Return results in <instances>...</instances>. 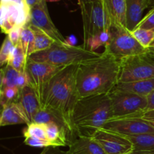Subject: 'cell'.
Masks as SVG:
<instances>
[{
	"label": "cell",
	"mask_w": 154,
	"mask_h": 154,
	"mask_svg": "<svg viewBox=\"0 0 154 154\" xmlns=\"http://www.w3.org/2000/svg\"><path fill=\"white\" fill-rule=\"evenodd\" d=\"M26 125V128H24L23 131V135L24 137H35L47 140L45 124L32 122Z\"/></svg>",
	"instance_id": "obj_25"
},
{
	"label": "cell",
	"mask_w": 154,
	"mask_h": 154,
	"mask_svg": "<svg viewBox=\"0 0 154 154\" xmlns=\"http://www.w3.org/2000/svg\"><path fill=\"white\" fill-rule=\"evenodd\" d=\"M20 89L16 86L0 89V103L2 107H5L11 103L16 102L18 99Z\"/></svg>",
	"instance_id": "obj_28"
},
{
	"label": "cell",
	"mask_w": 154,
	"mask_h": 154,
	"mask_svg": "<svg viewBox=\"0 0 154 154\" xmlns=\"http://www.w3.org/2000/svg\"><path fill=\"white\" fill-rule=\"evenodd\" d=\"M113 118L125 117L145 111L147 97L114 88L109 94Z\"/></svg>",
	"instance_id": "obj_9"
},
{
	"label": "cell",
	"mask_w": 154,
	"mask_h": 154,
	"mask_svg": "<svg viewBox=\"0 0 154 154\" xmlns=\"http://www.w3.org/2000/svg\"><path fill=\"white\" fill-rule=\"evenodd\" d=\"M126 27L132 32L142 19L143 11L149 8L147 0H126Z\"/></svg>",
	"instance_id": "obj_17"
},
{
	"label": "cell",
	"mask_w": 154,
	"mask_h": 154,
	"mask_svg": "<svg viewBox=\"0 0 154 154\" xmlns=\"http://www.w3.org/2000/svg\"><path fill=\"white\" fill-rule=\"evenodd\" d=\"M111 20V26L126 27V0H104Z\"/></svg>",
	"instance_id": "obj_18"
},
{
	"label": "cell",
	"mask_w": 154,
	"mask_h": 154,
	"mask_svg": "<svg viewBox=\"0 0 154 154\" xmlns=\"http://www.w3.org/2000/svg\"><path fill=\"white\" fill-rule=\"evenodd\" d=\"M135 39L127 28L111 26L110 39L105 46V51L122 59L129 56L141 54L147 50Z\"/></svg>",
	"instance_id": "obj_7"
},
{
	"label": "cell",
	"mask_w": 154,
	"mask_h": 154,
	"mask_svg": "<svg viewBox=\"0 0 154 154\" xmlns=\"http://www.w3.org/2000/svg\"><path fill=\"white\" fill-rule=\"evenodd\" d=\"M28 57L26 55L20 44L15 45L8 63L16 69L18 72H22L26 70Z\"/></svg>",
	"instance_id": "obj_21"
},
{
	"label": "cell",
	"mask_w": 154,
	"mask_h": 154,
	"mask_svg": "<svg viewBox=\"0 0 154 154\" xmlns=\"http://www.w3.org/2000/svg\"><path fill=\"white\" fill-rule=\"evenodd\" d=\"M29 121V124L33 122L35 116L41 110V105L33 88L27 85L20 90L19 96L16 101Z\"/></svg>",
	"instance_id": "obj_14"
},
{
	"label": "cell",
	"mask_w": 154,
	"mask_h": 154,
	"mask_svg": "<svg viewBox=\"0 0 154 154\" xmlns=\"http://www.w3.org/2000/svg\"><path fill=\"white\" fill-rule=\"evenodd\" d=\"M126 137L133 145L132 151L141 154H154V133Z\"/></svg>",
	"instance_id": "obj_20"
},
{
	"label": "cell",
	"mask_w": 154,
	"mask_h": 154,
	"mask_svg": "<svg viewBox=\"0 0 154 154\" xmlns=\"http://www.w3.org/2000/svg\"><path fill=\"white\" fill-rule=\"evenodd\" d=\"M20 72L11 66L9 63H6L1 69V84L0 89L7 87H17V82Z\"/></svg>",
	"instance_id": "obj_22"
},
{
	"label": "cell",
	"mask_w": 154,
	"mask_h": 154,
	"mask_svg": "<svg viewBox=\"0 0 154 154\" xmlns=\"http://www.w3.org/2000/svg\"><path fill=\"white\" fill-rule=\"evenodd\" d=\"M102 129L128 137L154 133V127L141 118L134 116L111 118Z\"/></svg>",
	"instance_id": "obj_11"
},
{
	"label": "cell",
	"mask_w": 154,
	"mask_h": 154,
	"mask_svg": "<svg viewBox=\"0 0 154 154\" xmlns=\"http://www.w3.org/2000/svg\"><path fill=\"white\" fill-rule=\"evenodd\" d=\"M18 124L29 125L28 119L19 104L14 102L3 107L0 117V125L7 126Z\"/></svg>",
	"instance_id": "obj_16"
},
{
	"label": "cell",
	"mask_w": 154,
	"mask_h": 154,
	"mask_svg": "<svg viewBox=\"0 0 154 154\" xmlns=\"http://www.w3.org/2000/svg\"><path fill=\"white\" fill-rule=\"evenodd\" d=\"M20 44L22 46L26 57L29 58V56L34 53L35 46L34 33L29 24L23 27Z\"/></svg>",
	"instance_id": "obj_23"
},
{
	"label": "cell",
	"mask_w": 154,
	"mask_h": 154,
	"mask_svg": "<svg viewBox=\"0 0 154 154\" xmlns=\"http://www.w3.org/2000/svg\"><path fill=\"white\" fill-rule=\"evenodd\" d=\"M24 143L29 146L38 148H47L49 146H52L51 143L48 140L35 138V137H25Z\"/></svg>",
	"instance_id": "obj_31"
},
{
	"label": "cell",
	"mask_w": 154,
	"mask_h": 154,
	"mask_svg": "<svg viewBox=\"0 0 154 154\" xmlns=\"http://www.w3.org/2000/svg\"><path fill=\"white\" fill-rule=\"evenodd\" d=\"M78 67V65H69L57 72L45 87L40 101L41 108L65 121L76 136L72 117L80 98L77 87Z\"/></svg>",
	"instance_id": "obj_1"
},
{
	"label": "cell",
	"mask_w": 154,
	"mask_h": 154,
	"mask_svg": "<svg viewBox=\"0 0 154 154\" xmlns=\"http://www.w3.org/2000/svg\"><path fill=\"white\" fill-rule=\"evenodd\" d=\"M47 2H59L61 1V0H46Z\"/></svg>",
	"instance_id": "obj_43"
},
{
	"label": "cell",
	"mask_w": 154,
	"mask_h": 154,
	"mask_svg": "<svg viewBox=\"0 0 154 154\" xmlns=\"http://www.w3.org/2000/svg\"><path fill=\"white\" fill-rule=\"evenodd\" d=\"M154 78V51L147 48L135 55L120 59L119 82Z\"/></svg>",
	"instance_id": "obj_5"
},
{
	"label": "cell",
	"mask_w": 154,
	"mask_h": 154,
	"mask_svg": "<svg viewBox=\"0 0 154 154\" xmlns=\"http://www.w3.org/2000/svg\"><path fill=\"white\" fill-rule=\"evenodd\" d=\"M114 88L147 97L154 90V78L127 82H119Z\"/></svg>",
	"instance_id": "obj_19"
},
{
	"label": "cell",
	"mask_w": 154,
	"mask_h": 154,
	"mask_svg": "<svg viewBox=\"0 0 154 154\" xmlns=\"http://www.w3.org/2000/svg\"><path fill=\"white\" fill-rule=\"evenodd\" d=\"M84 28V44L102 31H109L111 20L104 0L80 5Z\"/></svg>",
	"instance_id": "obj_6"
},
{
	"label": "cell",
	"mask_w": 154,
	"mask_h": 154,
	"mask_svg": "<svg viewBox=\"0 0 154 154\" xmlns=\"http://www.w3.org/2000/svg\"><path fill=\"white\" fill-rule=\"evenodd\" d=\"M27 85H29V77L26 71L22 72H20L19 76H18L17 82V87L20 90L23 88L26 87Z\"/></svg>",
	"instance_id": "obj_34"
},
{
	"label": "cell",
	"mask_w": 154,
	"mask_h": 154,
	"mask_svg": "<svg viewBox=\"0 0 154 154\" xmlns=\"http://www.w3.org/2000/svg\"><path fill=\"white\" fill-rule=\"evenodd\" d=\"M26 1L27 5H28L30 8H32L35 6L38 5L42 3L47 2L46 0H26Z\"/></svg>",
	"instance_id": "obj_38"
},
{
	"label": "cell",
	"mask_w": 154,
	"mask_h": 154,
	"mask_svg": "<svg viewBox=\"0 0 154 154\" xmlns=\"http://www.w3.org/2000/svg\"><path fill=\"white\" fill-rule=\"evenodd\" d=\"M64 67V66L54 65L45 62H36L28 58L25 71L29 77V85L35 91L39 103L46 85Z\"/></svg>",
	"instance_id": "obj_10"
},
{
	"label": "cell",
	"mask_w": 154,
	"mask_h": 154,
	"mask_svg": "<svg viewBox=\"0 0 154 154\" xmlns=\"http://www.w3.org/2000/svg\"><path fill=\"white\" fill-rule=\"evenodd\" d=\"M147 4H148L149 8L152 7L153 8L154 6V0H147Z\"/></svg>",
	"instance_id": "obj_40"
},
{
	"label": "cell",
	"mask_w": 154,
	"mask_h": 154,
	"mask_svg": "<svg viewBox=\"0 0 154 154\" xmlns=\"http://www.w3.org/2000/svg\"><path fill=\"white\" fill-rule=\"evenodd\" d=\"M129 116H134V117H139L144 119V121L148 122L149 124L154 127V110H149V111L141 112V113H136V114L131 115Z\"/></svg>",
	"instance_id": "obj_33"
},
{
	"label": "cell",
	"mask_w": 154,
	"mask_h": 154,
	"mask_svg": "<svg viewBox=\"0 0 154 154\" xmlns=\"http://www.w3.org/2000/svg\"><path fill=\"white\" fill-rule=\"evenodd\" d=\"M29 24L46 33L55 42L60 44L65 43L66 39L63 37L51 20L47 2L31 8L30 21Z\"/></svg>",
	"instance_id": "obj_12"
},
{
	"label": "cell",
	"mask_w": 154,
	"mask_h": 154,
	"mask_svg": "<svg viewBox=\"0 0 154 154\" xmlns=\"http://www.w3.org/2000/svg\"><path fill=\"white\" fill-rule=\"evenodd\" d=\"M28 24L31 27L32 30H33V33H34V36H35L34 53L48 49V48H50V47L52 45V44L54 43V41L53 40L51 37H49L46 33H45L43 31L39 30V29L30 25L29 24Z\"/></svg>",
	"instance_id": "obj_24"
},
{
	"label": "cell",
	"mask_w": 154,
	"mask_h": 154,
	"mask_svg": "<svg viewBox=\"0 0 154 154\" xmlns=\"http://www.w3.org/2000/svg\"><path fill=\"white\" fill-rule=\"evenodd\" d=\"M77 42V39L74 35H71L69 37H67L65 40V45H70V46H75V43Z\"/></svg>",
	"instance_id": "obj_37"
},
{
	"label": "cell",
	"mask_w": 154,
	"mask_h": 154,
	"mask_svg": "<svg viewBox=\"0 0 154 154\" xmlns=\"http://www.w3.org/2000/svg\"><path fill=\"white\" fill-rule=\"evenodd\" d=\"M0 12L1 30L6 35L14 27H23L30 21L31 8L26 0H1Z\"/></svg>",
	"instance_id": "obj_8"
},
{
	"label": "cell",
	"mask_w": 154,
	"mask_h": 154,
	"mask_svg": "<svg viewBox=\"0 0 154 154\" xmlns=\"http://www.w3.org/2000/svg\"><path fill=\"white\" fill-rule=\"evenodd\" d=\"M100 54V53L87 49L84 45L70 46L54 42L48 49L33 53L29 58L36 62L66 66L79 65L83 62L96 58Z\"/></svg>",
	"instance_id": "obj_4"
},
{
	"label": "cell",
	"mask_w": 154,
	"mask_h": 154,
	"mask_svg": "<svg viewBox=\"0 0 154 154\" xmlns=\"http://www.w3.org/2000/svg\"><path fill=\"white\" fill-rule=\"evenodd\" d=\"M131 33L135 39L145 48H148L150 47V44L154 39V30L135 28Z\"/></svg>",
	"instance_id": "obj_27"
},
{
	"label": "cell",
	"mask_w": 154,
	"mask_h": 154,
	"mask_svg": "<svg viewBox=\"0 0 154 154\" xmlns=\"http://www.w3.org/2000/svg\"><path fill=\"white\" fill-rule=\"evenodd\" d=\"M22 29L23 27H14L11 30V31L8 34V38L14 45H17L18 44H20Z\"/></svg>",
	"instance_id": "obj_32"
},
{
	"label": "cell",
	"mask_w": 154,
	"mask_h": 154,
	"mask_svg": "<svg viewBox=\"0 0 154 154\" xmlns=\"http://www.w3.org/2000/svg\"><path fill=\"white\" fill-rule=\"evenodd\" d=\"M113 118L112 105L108 94L79 98L72 113V125L77 136L92 137Z\"/></svg>",
	"instance_id": "obj_3"
},
{
	"label": "cell",
	"mask_w": 154,
	"mask_h": 154,
	"mask_svg": "<svg viewBox=\"0 0 154 154\" xmlns=\"http://www.w3.org/2000/svg\"><path fill=\"white\" fill-rule=\"evenodd\" d=\"M98 1V0H78V5H81V4H84V3H89V2H96Z\"/></svg>",
	"instance_id": "obj_39"
},
{
	"label": "cell",
	"mask_w": 154,
	"mask_h": 154,
	"mask_svg": "<svg viewBox=\"0 0 154 154\" xmlns=\"http://www.w3.org/2000/svg\"><path fill=\"white\" fill-rule=\"evenodd\" d=\"M149 48H150V49L153 50V51H154V39H153V42H152V43L150 44V47H149Z\"/></svg>",
	"instance_id": "obj_41"
},
{
	"label": "cell",
	"mask_w": 154,
	"mask_h": 154,
	"mask_svg": "<svg viewBox=\"0 0 154 154\" xmlns=\"http://www.w3.org/2000/svg\"><path fill=\"white\" fill-rule=\"evenodd\" d=\"M110 39V30L109 31H102L94 36L90 38L85 44H84V47L90 51H96L99 47L105 46Z\"/></svg>",
	"instance_id": "obj_26"
},
{
	"label": "cell",
	"mask_w": 154,
	"mask_h": 154,
	"mask_svg": "<svg viewBox=\"0 0 154 154\" xmlns=\"http://www.w3.org/2000/svg\"><path fill=\"white\" fill-rule=\"evenodd\" d=\"M67 154H106L99 143L92 137L79 136L69 145Z\"/></svg>",
	"instance_id": "obj_15"
},
{
	"label": "cell",
	"mask_w": 154,
	"mask_h": 154,
	"mask_svg": "<svg viewBox=\"0 0 154 154\" xmlns=\"http://www.w3.org/2000/svg\"><path fill=\"white\" fill-rule=\"evenodd\" d=\"M136 28L154 30V6L150 11L141 19Z\"/></svg>",
	"instance_id": "obj_30"
},
{
	"label": "cell",
	"mask_w": 154,
	"mask_h": 154,
	"mask_svg": "<svg viewBox=\"0 0 154 154\" xmlns=\"http://www.w3.org/2000/svg\"><path fill=\"white\" fill-rule=\"evenodd\" d=\"M41 154H67L65 151L61 150L60 148L57 146H49V147L45 148Z\"/></svg>",
	"instance_id": "obj_35"
},
{
	"label": "cell",
	"mask_w": 154,
	"mask_h": 154,
	"mask_svg": "<svg viewBox=\"0 0 154 154\" xmlns=\"http://www.w3.org/2000/svg\"><path fill=\"white\" fill-rule=\"evenodd\" d=\"M14 46L15 45L12 43L8 36H6L2 45L1 51H0V64L2 66L8 63Z\"/></svg>",
	"instance_id": "obj_29"
},
{
	"label": "cell",
	"mask_w": 154,
	"mask_h": 154,
	"mask_svg": "<svg viewBox=\"0 0 154 154\" xmlns=\"http://www.w3.org/2000/svg\"><path fill=\"white\" fill-rule=\"evenodd\" d=\"M106 154H126L133 149L132 142L126 137L105 129H99L92 136Z\"/></svg>",
	"instance_id": "obj_13"
},
{
	"label": "cell",
	"mask_w": 154,
	"mask_h": 154,
	"mask_svg": "<svg viewBox=\"0 0 154 154\" xmlns=\"http://www.w3.org/2000/svg\"><path fill=\"white\" fill-rule=\"evenodd\" d=\"M147 106L145 111L154 110V90L150 94H149L147 96ZM144 111V112H145Z\"/></svg>",
	"instance_id": "obj_36"
},
{
	"label": "cell",
	"mask_w": 154,
	"mask_h": 154,
	"mask_svg": "<svg viewBox=\"0 0 154 154\" xmlns=\"http://www.w3.org/2000/svg\"><path fill=\"white\" fill-rule=\"evenodd\" d=\"M120 71V59L105 51L81 63L77 70L79 98L109 94L119 83Z\"/></svg>",
	"instance_id": "obj_2"
},
{
	"label": "cell",
	"mask_w": 154,
	"mask_h": 154,
	"mask_svg": "<svg viewBox=\"0 0 154 154\" xmlns=\"http://www.w3.org/2000/svg\"><path fill=\"white\" fill-rule=\"evenodd\" d=\"M126 154H141V153H139V152H135V151H131V152H127V153H126Z\"/></svg>",
	"instance_id": "obj_42"
}]
</instances>
